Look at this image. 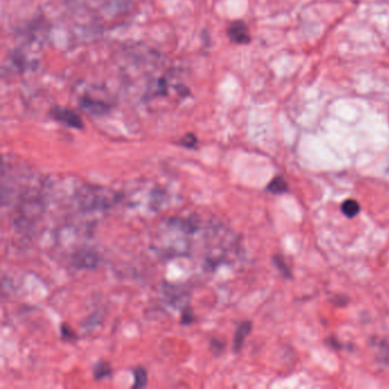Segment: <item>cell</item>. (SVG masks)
I'll return each instance as SVG.
<instances>
[{
  "label": "cell",
  "mask_w": 389,
  "mask_h": 389,
  "mask_svg": "<svg viewBox=\"0 0 389 389\" xmlns=\"http://www.w3.org/2000/svg\"><path fill=\"white\" fill-rule=\"evenodd\" d=\"M119 194L105 187L85 185L76 191L75 201L80 210L91 212L109 209L117 202Z\"/></svg>",
  "instance_id": "obj_1"
},
{
  "label": "cell",
  "mask_w": 389,
  "mask_h": 389,
  "mask_svg": "<svg viewBox=\"0 0 389 389\" xmlns=\"http://www.w3.org/2000/svg\"><path fill=\"white\" fill-rule=\"evenodd\" d=\"M50 115L55 120L67 127L74 128V129H83L84 128V122L79 114L71 109L64 108V106H56L50 111Z\"/></svg>",
  "instance_id": "obj_2"
},
{
  "label": "cell",
  "mask_w": 389,
  "mask_h": 389,
  "mask_svg": "<svg viewBox=\"0 0 389 389\" xmlns=\"http://www.w3.org/2000/svg\"><path fill=\"white\" fill-rule=\"evenodd\" d=\"M100 255L93 249L78 250L72 257V264L79 269H94L100 265Z\"/></svg>",
  "instance_id": "obj_3"
},
{
  "label": "cell",
  "mask_w": 389,
  "mask_h": 389,
  "mask_svg": "<svg viewBox=\"0 0 389 389\" xmlns=\"http://www.w3.org/2000/svg\"><path fill=\"white\" fill-rule=\"evenodd\" d=\"M227 35L229 39L235 44L245 45L250 42V35L247 25L241 21H237V22H233L229 25L227 29Z\"/></svg>",
  "instance_id": "obj_4"
},
{
  "label": "cell",
  "mask_w": 389,
  "mask_h": 389,
  "mask_svg": "<svg viewBox=\"0 0 389 389\" xmlns=\"http://www.w3.org/2000/svg\"><path fill=\"white\" fill-rule=\"evenodd\" d=\"M250 331H251L250 322H242L241 324H239L237 330H235L234 340H233V348L235 353L240 352L243 344H245L246 338L248 337V335H249Z\"/></svg>",
  "instance_id": "obj_5"
},
{
  "label": "cell",
  "mask_w": 389,
  "mask_h": 389,
  "mask_svg": "<svg viewBox=\"0 0 389 389\" xmlns=\"http://www.w3.org/2000/svg\"><path fill=\"white\" fill-rule=\"evenodd\" d=\"M81 106L94 114H103L109 110V105L103 103L102 101H95L93 98L87 97L81 101Z\"/></svg>",
  "instance_id": "obj_6"
},
{
  "label": "cell",
  "mask_w": 389,
  "mask_h": 389,
  "mask_svg": "<svg viewBox=\"0 0 389 389\" xmlns=\"http://www.w3.org/2000/svg\"><path fill=\"white\" fill-rule=\"evenodd\" d=\"M134 374V384H132V388H143L147 384V380H148V374L147 371L144 369L142 366L136 367L132 372Z\"/></svg>",
  "instance_id": "obj_7"
},
{
  "label": "cell",
  "mask_w": 389,
  "mask_h": 389,
  "mask_svg": "<svg viewBox=\"0 0 389 389\" xmlns=\"http://www.w3.org/2000/svg\"><path fill=\"white\" fill-rule=\"evenodd\" d=\"M360 210H361L360 204H358L357 201L352 199L346 200L343 203V206H341V211L344 212L345 216H347L349 218L356 216L357 213L360 212Z\"/></svg>",
  "instance_id": "obj_8"
},
{
  "label": "cell",
  "mask_w": 389,
  "mask_h": 389,
  "mask_svg": "<svg viewBox=\"0 0 389 389\" xmlns=\"http://www.w3.org/2000/svg\"><path fill=\"white\" fill-rule=\"evenodd\" d=\"M267 190L273 194H282L288 190V184L282 177H276L269 183Z\"/></svg>",
  "instance_id": "obj_9"
},
{
  "label": "cell",
  "mask_w": 389,
  "mask_h": 389,
  "mask_svg": "<svg viewBox=\"0 0 389 389\" xmlns=\"http://www.w3.org/2000/svg\"><path fill=\"white\" fill-rule=\"evenodd\" d=\"M112 373V369L111 366L105 362H98L94 367V378L96 380H102Z\"/></svg>",
  "instance_id": "obj_10"
},
{
  "label": "cell",
  "mask_w": 389,
  "mask_h": 389,
  "mask_svg": "<svg viewBox=\"0 0 389 389\" xmlns=\"http://www.w3.org/2000/svg\"><path fill=\"white\" fill-rule=\"evenodd\" d=\"M181 144L187 148H194L196 144H198V139H196L193 134H187L185 137L182 138Z\"/></svg>",
  "instance_id": "obj_11"
},
{
  "label": "cell",
  "mask_w": 389,
  "mask_h": 389,
  "mask_svg": "<svg viewBox=\"0 0 389 389\" xmlns=\"http://www.w3.org/2000/svg\"><path fill=\"white\" fill-rule=\"evenodd\" d=\"M61 335L63 337V339L65 340H74L76 339V336L74 331L67 326V324H62L61 327Z\"/></svg>",
  "instance_id": "obj_12"
},
{
  "label": "cell",
  "mask_w": 389,
  "mask_h": 389,
  "mask_svg": "<svg viewBox=\"0 0 389 389\" xmlns=\"http://www.w3.org/2000/svg\"><path fill=\"white\" fill-rule=\"evenodd\" d=\"M182 324H191L194 322V314L190 308H185L182 314Z\"/></svg>",
  "instance_id": "obj_13"
},
{
  "label": "cell",
  "mask_w": 389,
  "mask_h": 389,
  "mask_svg": "<svg viewBox=\"0 0 389 389\" xmlns=\"http://www.w3.org/2000/svg\"><path fill=\"white\" fill-rule=\"evenodd\" d=\"M223 348H224V344L221 343V341L217 339H212L210 341V349L213 354L219 355L221 353V350H223Z\"/></svg>",
  "instance_id": "obj_14"
}]
</instances>
